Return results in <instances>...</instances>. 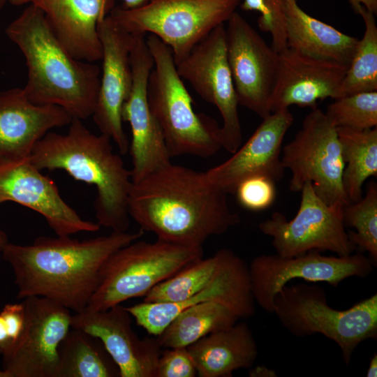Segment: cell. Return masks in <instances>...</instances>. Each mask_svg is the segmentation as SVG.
I'll list each match as a JSON object with an SVG mask.
<instances>
[{
    "instance_id": "obj_1",
    "label": "cell",
    "mask_w": 377,
    "mask_h": 377,
    "mask_svg": "<svg viewBox=\"0 0 377 377\" xmlns=\"http://www.w3.org/2000/svg\"><path fill=\"white\" fill-rule=\"evenodd\" d=\"M128 212L140 230L188 246H202L240 222L205 172L172 163L133 183Z\"/></svg>"
},
{
    "instance_id": "obj_2",
    "label": "cell",
    "mask_w": 377,
    "mask_h": 377,
    "mask_svg": "<svg viewBox=\"0 0 377 377\" xmlns=\"http://www.w3.org/2000/svg\"><path fill=\"white\" fill-rule=\"evenodd\" d=\"M143 232L112 231L83 240L40 236L31 244L8 242L2 258L13 269L18 298L42 297L77 313L88 305L109 257Z\"/></svg>"
},
{
    "instance_id": "obj_3",
    "label": "cell",
    "mask_w": 377,
    "mask_h": 377,
    "mask_svg": "<svg viewBox=\"0 0 377 377\" xmlns=\"http://www.w3.org/2000/svg\"><path fill=\"white\" fill-rule=\"evenodd\" d=\"M24 57L28 77L22 88L36 105H55L73 119L92 116L101 70L74 58L57 38L42 10L31 3L6 28Z\"/></svg>"
},
{
    "instance_id": "obj_4",
    "label": "cell",
    "mask_w": 377,
    "mask_h": 377,
    "mask_svg": "<svg viewBox=\"0 0 377 377\" xmlns=\"http://www.w3.org/2000/svg\"><path fill=\"white\" fill-rule=\"evenodd\" d=\"M29 158L40 170H63L75 180L94 185L97 223L114 232L127 231L131 173L114 152L109 137L94 134L82 120L73 119L66 133L48 132Z\"/></svg>"
},
{
    "instance_id": "obj_5",
    "label": "cell",
    "mask_w": 377,
    "mask_h": 377,
    "mask_svg": "<svg viewBox=\"0 0 377 377\" xmlns=\"http://www.w3.org/2000/svg\"><path fill=\"white\" fill-rule=\"evenodd\" d=\"M146 41L154 59L147 84L148 104L170 157L214 156L222 148L221 126L212 117L195 112L170 48L153 34Z\"/></svg>"
},
{
    "instance_id": "obj_6",
    "label": "cell",
    "mask_w": 377,
    "mask_h": 377,
    "mask_svg": "<svg viewBox=\"0 0 377 377\" xmlns=\"http://www.w3.org/2000/svg\"><path fill=\"white\" fill-rule=\"evenodd\" d=\"M293 336L320 334L337 344L346 364L367 339H377V294L346 310L327 304L325 289L316 283L283 286L274 297V312Z\"/></svg>"
},
{
    "instance_id": "obj_7",
    "label": "cell",
    "mask_w": 377,
    "mask_h": 377,
    "mask_svg": "<svg viewBox=\"0 0 377 377\" xmlns=\"http://www.w3.org/2000/svg\"><path fill=\"white\" fill-rule=\"evenodd\" d=\"M202 246L161 239H137L116 251L104 264L98 287L87 309L105 311L152 288L202 258Z\"/></svg>"
},
{
    "instance_id": "obj_8",
    "label": "cell",
    "mask_w": 377,
    "mask_h": 377,
    "mask_svg": "<svg viewBox=\"0 0 377 377\" xmlns=\"http://www.w3.org/2000/svg\"><path fill=\"white\" fill-rule=\"evenodd\" d=\"M242 0H146L133 8L114 6L109 15L132 34L150 33L168 45L175 64L216 27L227 22Z\"/></svg>"
},
{
    "instance_id": "obj_9",
    "label": "cell",
    "mask_w": 377,
    "mask_h": 377,
    "mask_svg": "<svg viewBox=\"0 0 377 377\" xmlns=\"http://www.w3.org/2000/svg\"><path fill=\"white\" fill-rule=\"evenodd\" d=\"M281 162L292 173L289 188L300 192L311 182L327 205L348 203L343 186L344 162L337 128L318 108L303 120L302 128L282 149Z\"/></svg>"
},
{
    "instance_id": "obj_10",
    "label": "cell",
    "mask_w": 377,
    "mask_h": 377,
    "mask_svg": "<svg viewBox=\"0 0 377 377\" xmlns=\"http://www.w3.org/2000/svg\"><path fill=\"white\" fill-rule=\"evenodd\" d=\"M300 192V207L293 219L288 221L282 213L276 212L258 225L264 235L272 237L276 254L293 257L311 250L330 251L338 256L353 254L356 247L343 223L345 205L325 204L311 182H306Z\"/></svg>"
},
{
    "instance_id": "obj_11",
    "label": "cell",
    "mask_w": 377,
    "mask_h": 377,
    "mask_svg": "<svg viewBox=\"0 0 377 377\" xmlns=\"http://www.w3.org/2000/svg\"><path fill=\"white\" fill-rule=\"evenodd\" d=\"M175 64L181 78L187 80L204 101L219 111L223 121L222 148L234 153L242 145V132L227 58L224 24L214 29Z\"/></svg>"
},
{
    "instance_id": "obj_12",
    "label": "cell",
    "mask_w": 377,
    "mask_h": 377,
    "mask_svg": "<svg viewBox=\"0 0 377 377\" xmlns=\"http://www.w3.org/2000/svg\"><path fill=\"white\" fill-rule=\"evenodd\" d=\"M371 259L361 253L326 256L317 250L293 257L260 255L249 265L251 290L255 302L265 311L274 312V297L288 281L301 279L325 282L334 287L344 279L365 278L373 271Z\"/></svg>"
},
{
    "instance_id": "obj_13",
    "label": "cell",
    "mask_w": 377,
    "mask_h": 377,
    "mask_svg": "<svg viewBox=\"0 0 377 377\" xmlns=\"http://www.w3.org/2000/svg\"><path fill=\"white\" fill-rule=\"evenodd\" d=\"M26 311L19 341L3 355L2 377H57L59 349L71 328L69 309L42 297L23 301Z\"/></svg>"
},
{
    "instance_id": "obj_14",
    "label": "cell",
    "mask_w": 377,
    "mask_h": 377,
    "mask_svg": "<svg viewBox=\"0 0 377 377\" xmlns=\"http://www.w3.org/2000/svg\"><path fill=\"white\" fill-rule=\"evenodd\" d=\"M227 58L239 105L263 119L271 114L279 54L236 11L226 27Z\"/></svg>"
},
{
    "instance_id": "obj_15",
    "label": "cell",
    "mask_w": 377,
    "mask_h": 377,
    "mask_svg": "<svg viewBox=\"0 0 377 377\" xmlns=\"http://www.w3.org/2000/svg\"><path fill=\"white\" fill-rule=\"evenodd\" d=\"M145 36L133 34L130 53L132 87L121 109L122 121H127L131 130L128 151L133 183L172 163L163 133L148 104L147 84L154 59Z\"/></svg>"
},
{
    "instance_id": "obj_16",
    "label": "cell",
    "mask_w": 377,
    "mask_h": 377,
    "mask_svg": "<svg viewBox=\"0 0 377 377\" xmlns=\"http://www.w3.org/2000/svg\"><path fill=\"white\" fill-rule=\"evenodd\" d=\"M29 156L0 154V201H13L42 215L57 236L97 232V223L84 220L59 194L55 182L43 175Z\"/></svg>"
},
{
    "instance_id": "obj_17",
    "label": "cell",
    "mask_w": 377,
    "mask_h": 377,
    "mask_svg": "<svg viewBox=\"0 0 377 377\" xmlns=\"http://www.w3.org/2000/svg\"><path fill=\"white\" fill-rule=\"evenodd\" d=\"M103 55L102 73L96 105L92 117L101 133L109 137L121 155L129 149L124 130L121 109L132 87L130 53L133 34L120 27L108 15L98 24Z\"/></svg>"
},
{
    "instance_id": "obj_18",
    "label": "cell",
    "mask_w": 377,
    "mask_h": 377,
    "mask_svg": "<svg viewBox=\"0 0 377 377\" xmlns=\"http://www.w3.org/2000/svg\"><path fill=\"white\" fill-rule=\"evenodd\" d=\"M126 307L105 311L85 308L72 316L71 327L98 339L117 366L120 377H156L162 352L157 337L140 339L131 327Z\"/></svg>"
},
{
    "instance_id": "obj_19",
    "label": "cell",
    "mask_w": 377,
    "mask_h": 377,
    "mask_svg": "<svg viewBox=\"0 0 377 377\" xmlns=\"http://www.w3.org/2000/svg\"><path fill=\"white\" fill-rule=\"evenodd\" d=\"M293 120L288 108L271 112L229 158L205 172L208 182L221 191L232 194L241 182L252 176H266L275 182L281 180L286 170L281 158V145Z\"/></svg>"
},
{
    "instance_id": "obj_20",
    "label": "cell",
    "mask_w": 377,
    "mask_h": 377,
    "mask_svg": "<svg viewBox=\"0 0 377 377\" xmlns=\"http://www.w3.org/2000/svg\"><path fill=\"white\" fill-rule=\"evenodd\" d=\"M214 301L228 307L240 319L256 312L250 284L249 265L235 253L231 259L207 287L179 302H142L126 307L138 325L147 333L158 336L183 310L199 303Z\"/></svg>"
},
{
    "instance_id": "obj_21",
    "label": "cell",
    "mask_w": 377,
    "mask_h": 377,
    "mask_svg": "<svg viewBox=\"0 0 377 377\" xmlns=\"http://www.w3.org/2000/svg\"><path fill=\"white\" fill-rule=\"evenodd\" d=\"M348 66L318 59L287 47L279 54L271 112L290 105L316 108L318 101L334 98Z\"/></svg>"
},
{
    "instance_id": "obj_22",
    "label": "cell",
    "mask_w": 377,
    "mask_h": 377,
    "mask_svg": "<svg viewBox=\"0 0 377 377\" xmlns=\"http://www.w3.org/2000/svg\"><path fill=\"white\" fill-rule=\"evenodd\" d=\"M57 38L76 59L101 60L98 24L115 6V0H35Z\"/></svg>"
},
{
    "instance_id": "obj_23",
    "label": "cell",
    "mask_w": 377,
    "mask_h": 377,
    "mask_svg": "<svg viewBox=\"0 0 377 377\" xmlns=\"http://www.w3.org/2000/svg\"><path fill=\"white\" fill-rule=\"evenodd\" d=\"M73 118L55 105H36L22 88L0 91V154L29 156L36 143Z\"/></svg>"
},
{
    "instance_id": "obj_24",
    "label": "cell",
    "mask_w": 377,
    "mask_h": 377,
    "mask_svg": "<svg viewBox=\"0 0 377 377\" xmlns=\"http://www.w3.org/2000/svg\"><path fill=\"white\" fill-rule=\"evenodd\" d=\"M186 348L200 377H231L236 370L251 368L258 354L252 330L238 321Z\"/></svg>"
},
{
    "instance_id": "obj_25",
    "label": "cell",
    "mask_w": 377,
    "mask_h": 377,
    "mask_svg": "<svg viewBox=\"0 0 377 377\" xmlns=\"http://www.w3.org/2000/svg\"><path fill=\"white\" fill-rule=\"evenodd\" d=\"M288 47L310 57L349 66L359 39L316 19L286 1Z\"/></svg>"
},
{
    "instance_id": "obj_26",
    "label": "cell",
    "mask_w": 377,
    "mask_h": 377,
    "mask_svg": "<svg viewBox=\"0 0 377 377\" xmlns=\"http://www.w3.org/2000/svg\"><path fill=\"white\" fill-rule=\"evenodd\" d=\"M239 319L224 305L207 301L181 311L157 339L162 348L187 347L211 333L231 327Z\"/></svg>"
},
{
    "instance_id": "obj_27",
    "label": "cell",
    "mask_w": 377,
    "mask_h": 377,
    "mask_svg": "<svg viewBox=\"0 0 377 377\" xmlns=\"http://www.w3.org/2000/svg\"><path fill=\"white\" fill-rule=\"evenodd\" d=\"M119 371L101 341L71 327L59 349L57 377H116Z\"/></svg>"
},
{
    "instance_id": "obj_28",
    "label": "cell",
    "mask_w": 377,
    "mask_h": 377,
    "mask_svg": "<svg viewBox=\"0 0 377 377\" xmlns=\"http://www.w3.org/2000/svg\"><path fill=\"white\" fill-rule=\"evenodd\" d=\"M344 162L343 186L348 202L362 198V186L377 177V127L364 131L337 128Z\"/></svg>"
},
{
    "instance_id": "obj_29",
    "label": "cell",
    "mask_w": 377,
    "mask_h": 377,
    "mask_svg": "<svg viewBox=\"0 0 377 377\" xmlns=\"http://www.w3.org/2000/svg\"><path fill=\"white\" fill-rule=\"evenodd\" d=\"M235 252L222 249L206 258H201L160 283L145 297L146 302H179L188 299L211 283L221 273Z\"/></svg>"
},
{
    "instance_id": "obj_30",
    "label": "cell",
    "mask_w": 377,
    "mask_h": 377,
    "mask_svg": "<svg viewBox=\"0 0 377 377\" xmlns=\"http://www.w3.org/2000/svg\"><path fill=\"white\" fill-rule=\"evenodd\" d=\"M357 13L363 19L365 29L359 40L346 75L333 99L355 94L377 91V26L375 15L361 6Z\"/></svg>"
},
{
    "instance_id": "obj_31",
    "label": "cell",
    "mask_w": 377,
    "mask_h": 377,
    "mask_svg": "<svg viewBox=\"0 0 377 377\" xmlns=\"http://www.w3.org/2000/svg\"><path fill=\"white\" fill-rule=\"evenodd\" d=\"M345 227L349 230L348 237L360 251H367L374 265L377 263V184L371 181L365 195L357 202H348L343 207Z\"/></svg>"
},
{
    "instance_id": "obj_32",
    "label": "cell",
    "mask_w": 377,
    "mask_h": 377,
    "mask_svg": "<svg viewBox=\"0 0 377 377\" xmlns=\"http://www.w3.org/2000/svg\"><path fill=\"white\" fill-rule=\"evenodd\" d=\"M325 113L336 128L364 131L376 127L377 91L336 98Z\"/></svg>"
},
{
    "instance_id": "obj_33",
    "label": "cell",
    "mask_w": 377,
    "mask_h": 377,
    "mask_svg": "<svg viewBox=\"0 0 377 377\" xmlns=\"http://www.w3.org/2000/svg\"><path fill=\"white\" fill-rule=\"evenodd\" d=\"M287 0H242L240 8L246 11H257L259 29L269 33L272 47L279 54L287 47L285 3Z\"/></svg>"
},
{
    "instance_id": "obj_34",
    "label": "cell",
    "mask_w": 377,
    "mask_h": 377,
    "mask_svg": "<svg viewBox=\"0 0 377 377\" xmlns=\"http://www.w3.org/2000/svg\"><path fill=\"white\" fill-rule=\"evenodd\" d=\"M235 193L244 208L251 211L263 210L271 206L275 200V182L263 175L252 176L241 182Z\"/></svg>"
},
{
    "instance_id": "obj_35",
    "label": "cell",
    "mask_w": 377,
    "mask_h": 377,
    "mask_svg": "<svg viewBox=\"0 0 377 377\" xmlns=\"http://www.w3.org/2000/svg\"><path fill=\"white\" fill-rule=\"evenodd\" d=\"M159 357L156 377H195L197 371L186 347L165 348Z\"/></svg>"
},
{
    "instance_id": "obj_36",
    "label": "cell",
    "mask_w": 377,
    "mask_h": 377,
    "mask_svg": "<svg viewBox=\"0 0 377 377\" xmlns=\"http://www.w3.org/2000/svg\"><path fill=\"white\" fill-rule=\"evenodd\" d=\"M12 346L8 325L0 313V354L4 355L8 353Z\"/></svg>"
},
{
    "instance_id": "obj_37",
    "label": "cell",
    "mask_w": 377,
    "mask_h": 377,
    "mask_svg": "<svg viewBox=\"0 0 377 377\" xmlns=\"http://www.w3.org/2000/svg\"><path fill=\"white\" fill-rule=\"evenodd\" d=\"M353 10L357 13L363 6L375 15L377 13V0H348Z\"/></svg>"
},
{
    "instance_id": "obj_38",
    "label": "cell",
    "mask_w": 377,
    "mask_h": 377,
    "mask_svg": "<svg viewBox=\"0 0 377 377\" xmlns=\"http://www.w3.org/2000/svg\"><path fill=\"white\" fill-rule=\"evenodd\" d=\"M249 376L251 377H273L276 376L275 372L264 366H259L251 369Z\"/></svg>"
},
{
    "instance_id": "obj_39",
    "label": "cell",
    "mask_w": 377,
    "mask_h": 377,
    "mask_svg": "<svg viewBox=\"0 0 377 377\" xmlns=\"http://www.w3.org/2000/svg\"><path fill=\"white\" fill-rule=\"evenodd\" d=\"M367 377H376L377 376V354L374 353V355L370 360L369 366L367 372Z\"/></svg>"
},
{
    "instance_id": "obj_40",
    "label": "cell",
    "mask_w": 377,
    "mask_h": 377,
    "mask_svg": "<svg viewBox=\"0 0 377 377\" xmlns=\"http://www.w3.org/2000/svg\"><path fill=\"white\" fill-rule=\"evenodd\" d=\"M123 1V7L126 8H133L138 7L142 5L146 0H122Z\"/></svg>"
},
{
    "instance_id": "obj_41",
    "label": "cell",
    "mask_w": 377,
    "mask_h": 377,
    "mask_svg": "<svg viewBox=\"0 0 377 377\" xmlns=\"http://www.w3.org/2000/svg\"><path fill=\"white\" fill-rule=\"evenodd\" d=\"M2 203L0 201V204ZM8 243V239L7 235L2 230H0V252L3 251L4 247Z\"/></svg>"
},
{
    "instance_id": "obj_42",
    "label": "cell",
    "mask_w": 377,
    "mask_h": 377,
    "mask_svg": "<svg viewBox=\"0 0 377 377\" xmlns=\"http://www.w3.org/2000/svg\"><path fill=\"white\" fill-rule=\"evenodd\" d=\"M10 4L13 6H22L28 3H33L35 0H7Z\"/></svg>"
},
{
    "instance_id": "obj_43",
    "label": "cell",
    "mask_w": 377,
    "mask_h": 377,
    "mask_svg": "<svg viewBox=\"0 0 377 377\" xmlns=\"http://www.w3.org/2000/svg\"><path fill=\"white\" fill-rule=\"evenodd\" d=\"M7 0H0V10L3 7Z\"/></svg>"
},
{
    "instance_id": "obj_44",
    "label": "cell",
    "mask_w": 377,
    "mask_h": 377,
    "mask_svg": "<svg viewBox=\"0 0 377 377\" xmlns=\"http://www.w3.org/2000/svg\"><path fill=\"white\" fill-rule=\"evenodd\" d=\"M287 1L290 3H297V0H287Z\"/></svg>"
},
{
    "instance_id": "obj_45",
    "label": "cell",
    "mask_w": 377,
    "mask_h": 377,
    "mask_svg": "<svg viewBox=\"0 0 377 377\" xmlns=\"http://www.w3.org/2000/svg\"><path fill=\"white\" fill-rule=\"evenodd\" d=\"M0 377H2V372H1V369H0Z\"/></svg>"
}]
</instances>
